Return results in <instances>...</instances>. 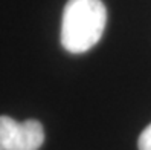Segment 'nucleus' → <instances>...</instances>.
<instances>
[{"label":"nucleus","mask_w":151,"mask_h":150,"mask_svg":"<svg viewBox=\"0 0 151 150\" xmlns=\"http://www.w3.org/2000/svg\"><path fill=\"white\" fill-rule=\"evenodd\" d=\"M43 141L44 130L37 120L17 122L0 117V150H38Z\"/></svg>","instance_id":"f03ea898"},{"label":"nucleus","mask_w":151,"mask_h":150,"mask_svg":"<svg viewBox=\"0 0 151 150\" xmlns=\"http://www.w3.org/2000/svg\"><path fill=\"white\" fill-rule=\"evenodd\" d=\"M107 9L101 0H69L61 19V45L72 54H83L101 40Z\"/></svg>","instance_id":"f257e3e1"},{"label":"nucleus","mask_w":151,"mask_h":150,"mask_svg":"<svg viewBox=\"0 0 151 150\" xmlns=\"http://www.w3.org/2000/svg\"><path fill=\"white\" fill-rule=\"evenodd\" d=\"M137 146H139V150H151V124L140 133Z\"/></svg>","instance_id":"7ed1b4c3"}]
</instances>
